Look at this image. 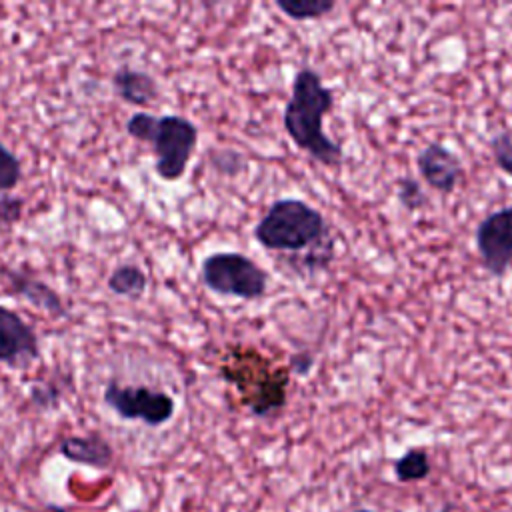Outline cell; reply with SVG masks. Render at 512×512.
Returning a JSON list of instances; mask_svg holds the SVG:
<instances>
[{"instance_id": "1", "label": "cell", "mask_w": 512, "mask_h": 512, "mask_svg": "<svg viewBox=\"0 0 512 512\" xmlns=\"http://www.w3.org/2000/svg\"><path fill=\"white\" fill-rule=\"evenodd\" d=\"M332 108L334 92L322 84L312 68H300L292 80L290 100L282 114L284 130L290 140L316 162L336 168L342 164L344 152L322 128V118Z\"/></svg>"}, {"instance_id": "2", "label": "cell", "mask_w": 512, "mask_h": 512, "mask_svg": "<svg viewBox=\"0 0 512 512\" xmlns=\"http://www.w3.org/2000/svg\"><path fill=\"white\" fill-rule=\"evenodd\" d=\"M288 366H274L262 352L250 346H234L220 366V376L230 382L248 410L266 418L286 404Z\"/></svg>"}, {"instance_id": "3", "label": "cell", "mask_w": 512, "mask_h": 512, "mask_svg": "<svg viewBox=\"0 0 512 512\" xmlns=\"http://www.w3.org/2000/svg\"><path fill=\"white\" fill-rule=\"evenodd\" d=\"M126 132L134 140L150 144L156 158L154 170L164 182H176L184 176L198 144V126L178 114L136 112L126 120Z\"/></svg>"}, {"instance_id": "4", "label": "cell", "mask_w": 512, "mask_h": 512, "mask_svg": "<svg viewBox=\"0 0 512 512\" xmlns=\"http://www.w3.org/2000/svg\"><path fill=\"white\" fill-rule=\"evenodd\" d=\"M324 216L304 200L280 198L254 226L258 244L272 252H300L326 240Z\"/></svg>"}, {"instance_id": "5", "label": "cell", "mask_w": 512, "mask_h": 512, "mask_svg": "<svg viewBox=\"0 0 512 512\" xmlns=\"http://www.w3.org/2000/svg\"><path fill=\"white\" fill-rule=\"evenodd\" d=\"M200 278L214 294L258 300L268 290L270 274L240 252H214L202 260Z\"/></svg>"}, {"instance_id": "6", "label": "cell", "mask_w": 512, "mask_h": 512, "mask_svg": "<svg viewBox=\"0 0 512 512\" xmlns=\"http://www.w3.org/2000/svg\"><path fill=\"white\" fill-rule=\"evenodd\" d=\"M102 396L106 406H110L122 420H140L152 428L166 424L176 412L174 398L168 392L150 386L120 384L118 380H110Z\"/></svg>"}, {"instance_id": "7", "label": "cell", "mask_w": 512, "mask_h": 512, "mask_svg": "<svg viewBox=\"0 0 512 512\" xmlns=\"http://www.w3.org/2000/svg\"><path fill=\"white\" fill-rule=\"evenodd\" d=\"M474 242L484 270L502 278L512 264V204L486 214L476 226Z\"/></svg>"}, {"instance_id": "8", "label": "cell", "mask_w": 512, "mask_h": 512, "mask_svg": "<svg viewBox=\"0 0 512 512\" xmlns=\"http://www.w3.org/2000/svg\"><path fill=\"white\" fill-rule=\"evenodd\" d=\"M38 358L40 344L34 328L12 308L0 306V364L24 370Z\"/></svg>"}, {"instance_id": "9", "label": "cell", "mask_w": 512, "mask_h": 512, "mask_svg": "<svg viewBox=\"0 0 512 512\" xmlns=\"http://www.w3.org/2000/svg\"><path fill=\"white\" fill-rule=\"evenodd\" d=\"M416 168L420 178L432 190H438L444 194L452 192L460 182V178L464 176L460 158L440 142H430L418 152Z\"/></svg>"}, {"instance_id": "10", "label": "cell", "mask_w": 512, "mask_h": 512, "mask_svg": "<svg viewBox=\"0 0 512 512\" xmlns=\"http://www.w3.org/2000/svg\"><path fill=\"white\" fill-rule=\"evenodd\" d=\"M0 276H2L8 292L28 300L32 306L48 312L50 316H56V318L66 316V308H64L60 294L52 286L38 280L36 276L22 272V270L6 268V266L0 268Z\"/></svg>"}, {"instance_id": "11", "label": "cell", "mask_w": 512, "mask_h": 512, "mask_svg": "<svg viewBox=\"0 0 512 512\" xmlns=\"http://www.w3.org/2000/svg\"><path fill=\"white\" fill-rule=\"evenodd\" d=\"M58 452L76 464H84L90 468L106 470L114 460V450L110 442L100 434H86V436H66L58 444Z\"/></svg>"}, {"instance_id": "12", "label": "cell", "mask_w": 512, "mask_h": 512, "mask_svg": "<svg viewBox=\"0 0 512 512\" xmlns=\"http://www.w3.org/2000/svg\"><path fill=\"white\" fill-rule=\"evenodd\" d=\"M112 88L122 102L140 108L150 106L160 96V86L152 74L128 66H122L114 72Z\"/></svg>"}, {"instance_id": "13", "label": "cell", "mask_w": 512, "mask_h": 512, "mask_svg": "<svg viewBox=\"0 0 512 512\" xmlns=\"http://www.w3.org/2000/svg\"><path fill=\"white\" fill-rule=\"evenodd\" d=\"M106 284H108V290L114 292L116 296L138 300L146 292L148 278L140 266L120 264L110 272Z\"/></svg>"}, {"instance_id": "14", "label": "cell", "mask_w": 512, "mask_h": 512, "mask_svg": "<svg viewBox=\"0 0 512 512\" xmlns=\"http://www.w3.org/2000/svg\"><path fill=\"white\" fill-rule=\"evenodd\" d=\"M334 6V0H276V8L296 22L318 20L332 12Z\"/></svg>"}, {"instance_id": "15", "label": "cell", "mask_w": 512, "mask_h": 512, "mask_svg": "<svg viewBox=\"0 0 512 512\" xmlns=\"http://www.w3.org/2000/svg\"><path fill=\"white\" fill-rule=\"evenodd\" d=\"M394 474L400 482H418L430 474V458L422 448H410L394 460Z\"/></svg>"}, {"instance_id": "16", "label": "cell", "mask_w": 512, "mask_h": 512, "mask_svg": "<svg viewBox=\"0 0 512 512\" xmlns=\"http://www.w3.org/2000/svg\"><path fill=\"white\" fill-rule=\"evenodd\" d=\"M22 178L20 158L0 140V196L14 190Z\"/></svg>"}, {"instance_id": "17", "label": "cell", "mask_w": 512, "mask_h": 512, "mask_svg": "<svg viewBox=\"0 0 512 512\" xmlns=\"http://www.w3.org/2000/svg\"><path fill=\"white\" fill-rule=\"evenodd\" d=\"M496 166L512 178V130H500L488 140Z\"/></svg>"}, {"instance_id": "18", "label": "cell", "mask_w": 512, "mask_h": 512, "mask_svg": "<svg viewBox=\"0 0 512 512\" xmlns=\"http://www.w3.org/2000/svg\"><path fill=\"white\" fill-rule=\"evenodd\" d=\"M24 212V200L18 196L2 194L0 196V238L8 234L22 218Z\"/></svg>"}, {"instance_id": "19", "label": "cell", "mask_w": 512, "mask_h": 512, "mask_svg": "<svg viewBox=\"0 0 512 512\" xmlns=\"http://www.w3.org/2000/svg\"><path fill=\"white\" fill-rule=\"evenodd\" d=\"M398 200L406 210H418L426 204V196L424 190L420 186V182L412 176H402L398 180Z\"/></svg>"}, {"instance_id": "20", "label": "cell", "mask_w": 512, "mask_h": 512, "mask_svg": "<svg viewBox=\"0 0 512 512\" xmlns=\"http://www.w3.org/2000/svg\"><path fill=\"white\" fill-rule=\"evenodd\" d=\"M310 368H312V356L308 352H298L296 356L290 358L288 370H292L296 374H308Z\"/></svg>"}, {"instance_id": "21", "label": "cell", "mask_w": 512, "mask_h": 512, "mask_svg": "<svg viewBox=\"0 0 512 512\" xmlns=\"http://www.w3.org/2000/svg\"><path fill=\"white\" fill-rule=\"evenodd\" d=\"M48 510H50V512H70V510L60 508V506H56V504H48Z\"/></svg>"}, {"instance_id": "22", "label": "cell", "mask_w": 512, "mask_h": 512, "mask_svg": "<svg viewBox=\"0 0 512 512\" xmlns=\"http://www.w3.org/2000/svg\"><path fill=\"white\" fill-rule=\"evenodd\" d=\"M354 512H372V510H366V508H360V510H354Z\"/></svg>"}]
</instances>
